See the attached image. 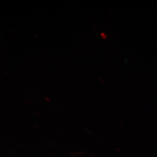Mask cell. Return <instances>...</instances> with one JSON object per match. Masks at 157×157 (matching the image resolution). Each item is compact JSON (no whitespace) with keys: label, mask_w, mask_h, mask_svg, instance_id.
I'll return each mask as SVG.
<instances>
[{"label":"cell","mask_w":157,"mask_h":157,"mask_svg":"<svg viewBox=\"0 0 157 157\" xmlns=\"http://www.w3.org/2000/svg\"><path fill=\"white\" fill-rule=\"evenodd\" d=\"M105 33L104 32H102L100 33V36L102 37L105 34Z\"/></svg>","instance_id":"2"},{"label":"cell","mask_w":157,"mask_h":157,"mask_svg":"<svg viewBox=\"0 0 157 157\" xmlns=\"http://www.w3.org/2000/svg\"><path fill=\"white\" fill-rule=\"evenodd\" d=\"M101 37L103 39H105L107 37V35L106 34H105L103 36H102Z\"/></svg>","instance_id":"1"}]
</instances>
